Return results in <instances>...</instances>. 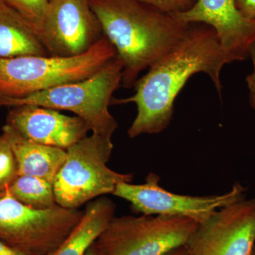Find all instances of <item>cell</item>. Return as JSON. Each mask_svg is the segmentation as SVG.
<instances>
[{"label": "cell", "instance_id": "cell-7", "mask_svg": "<svg viewBox=\"0 0 255 255\" xmlns=\"http://www.w3.org/2000/svg\"><path fill=\"white\" fill-rule=\"evenodd\" d=\"M84 211L58 205L36 209L0 198V239L32 255H49L80 222Z\"/></svg>", "mask_w": 255, "mask_h": 255}, {"label": "cell", "instance_id": "cell-13", "mask_svg": "<svg viewBox=\"0 0 255 255\" xmlns=\"http://www.w3.org/2000/svg\"><path fill=\"white\" fill-rule=\"evenodd\" d=\"M2 134L14 151L18 176L41 178L53 184L66 159V150L31 141L7 124L3 127Z\"/></svg>", "mask_w": 255, "mask_h": 255}, {"label": "cell", "instance_id": "cell-8", "mask_svg": "<svg viewBox=\"0 0 255 255\" xmlns=\"http://www.w3.org/2000/svg\"><path fill=\"white\" fill-rule=\"evenodd\" d=\"M246 191L244 186L236 182L224 194L183 195L161 187L159 176L150 172L143 184L121 182L112 194L130 203L137 214L189 218L199 224L221 208L244 199Z\"/></svg>", "mask_w": 255, "mask_h": 255}, {"label": "cell", "instance_id": "cell-4", "mask_svg": "<svg viewBox=\"0 0 255 255\" xmlns=\"http://www.w3.org/2000/svg\"><path fill=\"white\" fill-rule=\"evenodd\" d=\"M114 149L112 137L92 133L70 146L53 182L57 204L78 209L94 199L113 194L121 182H131L132 174L107 166Z\"/></svg>", "mask_w": 255, "mask_h": 255}, {"label": "cell", "instance_id": "cell-26", "mask_svg": "<svg viewBox=\"0 0 255 255\" xmlns=\"http://www.w3.org/2000/svg\"><path fill=\"white\" fill-rule=\"evenodd\" d=\"M253 255H255V248H254V251H253Z\"/></svg>", "mask_w": 255, "mask_h": 255}, {"label": "cell", "instance_id": "cell-19", "mask_svg": "<svg viewBox=\"0 0 255 255\" xmlns=\"http://www.w3.org/2000/svg\"><path fill=\"white\" fill-rule=\"evenodd\" d=\"M156 9L168 13L177 14L186 12L194 6L197 0H138Z\"/></svg>", "mask_w": 255, "mask_h": 255}, {"label": "cell", "instance_id": "cell-12", "mask_svg": "<svg viewBox=\"0 0 255 255\" xmlns=\"http://www.w3.org/2000/svg\"><path fill=\"white\" fill-rule=\"evenodd\" d=\"M6 124L31 141L67 150L87 136L90 127L81 118L36 105L10 107Z\"/></svg>", "mask_w": 255, "mask_h": 255}, {"label": "cell", "instance_id": "cell-18", "mask_svg": "<svg viewBox=\"0 0 255 255\" xmlns=\"http://www.w3.org/2000/svg\"><path fill=\"white\" fill-rule=\"evenodd\" d=\"M23 16L36 30L39 29L50 0H1Z\"/></svg>", "mask_w": 255, "mask_h": 255}, {"label": "cell", "instance_id": "cell-23", "mask_svg": "<svg viewBox=\"0 0 255 255\" xmlns=\"http://www.w3.org/2000/svg\"><path fill=\"white\" fill-rule=\"evenodd\" d=\"M165 255H191L189 253V250L187 249V247L182 246L174 249V251L169 252Z\"/></svg>", "mask_w": 255, "mask_h": 255}, {"label": "cell", "instance_id": "cell-2", "mask_svg": "<svg viewBox=\"0 0 255 255\" xmlns=\"http://www.w3.org/2000/svg\"><path fill=\"white\" fill-rule=\"evenodd\" d=\"M89 1L123 65L125 87L135 85L139 74L173 49L191 24L138 0Z\"/></svg>", "mask_w": 255, "mask_h": 255}, {"label": "cell", "instance_id": "cell-20", "mask_svg": "<svg viewBox=\"0 0 255 255\" xmlns=\"http://www.w3.org/2000/svg\"><path fill=\"white\" fill-rule=\"evenodd\" d=\"M249 57H251L253 61V71L247 76L246 82L249 89L250 105L252 108L255 110V41L250 48Z\"/></svg>", "mask_w": 255, "mask_h": 255}, {"label": "cell", "instance_id": "cell-22", "mask_svg": "<svg viewBox=\"0 0 255 255\" xmlns=\"http://www.w3.org/2000/svg\"><path fill=\"white\" fill-rule=\"evenodd\" d=\"M0 255H32L18 248L10 246L0 239Z\"/></svg>", "mask_w": 255, "mask_h": 255}, {"label": "cell", "instance_id": "cell-14", "mask_svg": "<svg viewBox=\"0 0 255 255\" xmlns=\"http://www.w3.org/2000/svg\"><path fill=\"white\" fill-rule=\"evenodd\" d=\"M116 204L101 196L87 203L80 222L49 255H85L115 217Z\"/></svg>", "mask_w": 255, "mask_h": 255}, {"label": "cell", "instance_id": "cell-24", "mask_svg": "<svg viewBox=\"0 0 255 255\" xmlns=\"http://www.w3.org/2000/svg\"><path fill=\"white\" fill-rule=\"evenodd\" d=\"M85 255H102L100 254V252L97 250V247H96L95 243L90 248L88 251L85 253Z\"/></svg>", "mask_w": 255, "mask_h": 255}, {"label": "cell", "instance_id": "cell-5", "mask_svg": "<svg viewBox=\"0 0 255 255\" xmlns=\"http://www.w3.org/2000/svg\"><path fill=\"white\" fill-rule=\"evenodd\" d=\"M122 73L123 65L116 58L90 78L6 101L0 107L28 105L70 111L86 122L92 133L112 137L118 124L109 106L114 92L122 85Z\"/></svg>", "mask_w": 255, "mask_h": 255}, {"label": "cell", "instance_id": "cell-3", "mask_svg": "<svg viewBox=\"0 0 255 255\" xmlns=\"http://www.w3.org/2000/svg\"><path fill=\"white\" fill-rule=\"evenodd\" d=\"M117 58L105 36L83 54L74 57L28 55L0 59V106L95 75Z\"/></svg>", "mask_w": 255, "mask_h": 255}, {"label": "cell", "instance_id": "cell-9", "mask_svg": "<svg viewBox=\"0 0 255 255\" xmlns=\"http://www.w3.org/2000/svg\"><path fill=\"white\" fill-rule=\"evenodd\" d=\"M37 34L48 55L63 58L86 53L104 36L89 0H50Z\"/></svg>", "mask_w": 255, "mask_h": 255}, {"label": "cell", "instance_id": "cell-11", "mask_svg": "<svg viewBox=\"0 0 255 255\" xmlns=\"http://www.w3.org/2000/svg\"><path fill=\"white\" fill-rule=\"evenodd\" d=\"M174 15L182 22L204 23L214 28L228 63L249 57L255 41V21L242 16L235 0H197L189 11Z\"/></svg>", "mask_w": 255, "mask_h": 255}, {"label": "cell", "instance_id": "cell-21", "mask_svg": "<svg viewBox=\"0 0 255 255\" xmlns=\"http://www.w3.org/2000/svg\"><path fill=\"white\" fill-rule=\"evenodd\" d=\"M238 10L243 17L255 21V0H243Z\"/></svg>", "mask_w": 255, "mask_h": 255}, {"label": "cell", "instance_id": "cell-16", "mask_svg": "<svg viewBox=\"0 0 255 255\" xmlns=\"http://www.w3.org/2000/svg\"><path fill=\"white\" fill-rule=\"evenodd\" d=\"M8 195L21 204L36 209H47L58 205L52 183L31 176H18L0 198Z\"/></svg>", "mask_w": 255, "mask_h": 255}, {"label": "cell", "instance_id": "cell-10", "mask_svg": "<svg viewBox=\"0 0 255 255\" xmlns=\"http://www.w3.org/2000/svg\"><path fill=\"white\" fill-rule=\"evenodd\" d=\"M185 246L191 255H253L255 197L216 211L199 223Z\"/></svg>", "mask_w": 255, "mask_h": 255}, {"label": "cell", "instance_id": "cell-15", "mask_svg": "<svg viewBox=\"0 0 255 255\" xmlns=\"http://www.w3.org/2000/svg\"><path fill=\"white\" fill-rule=\"evenodd\" d=\"M28 55H49L31 23L0 0V59Z\"/></svg>", "mask_w": 255, "mask_h": 255}, {"label": "cell", "instance_id": "cell-6", "mask_svg": "<svg viewBox=\"0 0 255 255\" xmlns=\"http://www.w3.org/2000/svg\"><path fill=\"white\" fill-rule=\"evenodd\" d=\"M198 226L178 216H115L95 244L102 255H165L185 246Z\"/></svg>", "mask_w": 255, "mask_h": 255}, {"label": "cell", "instance_id": "cell-25", "mask_svg": "<svg viewBox=\"0 0 255 255\" xmlns=\"http://www.w3.org/2000/svg\"><path fill=\"white\" fill-rule=\"evenodd\" d=\"M242 1H243V0H235V2H236V6H237L238 9V7H239L240 4H241Z\"/></svg>", "mask_w": 255, "mask_h": 255}, {"label": "cell", "instance_id": "cell-17", "mask_svg": "<svg viewBox=\"0 0 255 255\" xmlns=\"http://www.w3.org/2000/svg\"><path fill=\"white\" fill-rule=\"evenodd\" d=\"M18 177L16 157L3 134L0 135V194L4 192Z\"/></svg>", "mask_w": 255, "mask_h": 255}, {"label": "cell", "instance_id": "cell-1", "mask_svg": "<svg viewBox=\"0 0 255 255\" xmlns=\"http://www.w3.org/2000/svg\"><path fill=\"white\" fill-rule=\"evenodd\" d=\"M227 57L214 28L204 23H191L181 41L149 68L135 83V94L114 104L134 103L137 113L128 134L134 138L143 134H157L172 120L174 103L192 75L205 73L222 92L221 70Z\"/></svg>", "mask_w": 255, "mask_h": 255}]
</instances>
